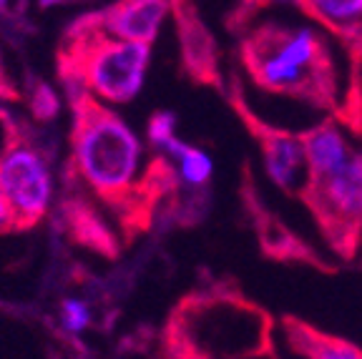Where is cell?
<instances>
[{
  "mask_svg": "<svg viewBox=\"0 0 362 359\" xmlns=\"http://www.w3.org/2000/svg\"><path fill=\"white\" fill-rule=\"evenodd\" d=\"M71 95V166L124 224L129 234H141L156 216L158 204L179 186L174 163L156 156L141 174L144 148L129 124L108 106L78 88Z\"/></svg>",
  "mask_w": 362,
  "mask_h": 359,
  "instance_id": "obj_1",
  "label": "cell"
},
{
  "mask_svg": "<svg viewBox=\"0 0 362 359\" xmlns=\"http://www.w3.org/2000/svg\"><path fill=\"white\" fill-rule=\"evenodd\" d=\"M274 326L269 312L237 284H209L171 309L164 359H274Z\"/></svg>",
  "mask_w": 362,
  "mask_h": 359,
  "instance_id": "obj_2",
  "label": "cell"
},
{
  "mask_svg": "<svg viewBox=\"0 0 362 359\" xmlns=\"http://www.w3.org/2000/svg\"><path fill=\"white\" fill-rule=\"evenodd\" d=\"M237 53L259 90L332 116L337 113L339 76L327 38L320 30L267 20L239 38Z\"/></svg>",
  "mask_w": 362,
  "mask_h": 359,
  "instance_id": "obj_3",
  "label": "cell"
},
{
  "mask_svg": "<svg viewBox=\"0 0 362 359\" xmlns=\"http://www.w3.org/2000/svg\"><path fill=\"white\" fill-rule=\"evenodd\" d=\"M151 45L116 40L81 16L58 48V73L66 88H78L98 103L134 101L146 81Z\"/></svg>",
  "mask_w": 362,
  "mask_h": 359,
  "instance_id": "obj_4",
  "label": "cell"
},
{
  "mask_svg": "<svg viewBox=\"0 0 362 359\" xmlns=\"http://www.w3.org/2000/svg\"><path fill=\"white\" fill-rule=\"evenodd\" d=\"M294 196L310 211L327 247L342 261L362 249V151L352 148L342 166L322 179L302 181Z\"/></svg>",
  "mask_w": 362,
  "mask_h": 359,
  "instance_id": "obj_5",
  "label": "cell"
},
{
  "mask_svg": "<svg viewBox=\"0 0 362 359\" xmlns=\"http://www.w3.org/2000/svg\"><path fill=\"white\" fill-rule=\"evenodd\" d=\"M0 199L11 216V229H33L53 199V176L48 161L21 129L0 151Z\"/></svg>",
  "mask_w": 362,
  "mask_h": 359,
  "instance_id": "obj_6",
  "label": "cell"
},
{
  "mask_svg": "<svg viewBox=\"0 0 362 359\" xmlns=\"http://www.w3.org/2000/svg\"><path fill=\"white\" fill-rule=\"evenodd\" d=\"M224 98L229 103V108L237 113V118L242 121L247 134L259 146L267 176L272 179V184L279 186L284 194H292L294 196L297 189H300V181H297L300 179V171L305 169V158H302V146H300V139H297V131L279 129V126L264 121L255 108L249 106L242 88V81L237 76H232L229 88H224Z\"/></svg>",
  "mask_w": 362,
  "mask_h": 359,
  "instance_id": "obj_7",
  "label": "cell"
},
{
  "mask_svg": "<svg viewBox=\"0 0 362 359\" xmlns=\"http://www.w3.org/2000/svg\"><path fill=\"white\" fill-rule=\"evenodd\" d=\"M239 194H242L249 226L255 231V239L259 244V252L264 254V259L279 261V264L310 266V269L320 271V274H337V266L329 264L310 242H305L297 231L289 229L277 213L272 211L269 204L262 201L259 189H257L255 179H252L249 163H244L242 169V191Z\"/></svg>",
  "mask_w": 362,
  "mask_h": 359,
  "instance_id": "obj_8",
  "label": "cell"
},
{
  "mask_svg": "<svg viewBox=\"0 0 362 359\" xmlns=\"http://www.w3.org/2000/svg\"><path fill=\"white\" fill-rule=\"evenodd\" d=\"M176 38L181 51V68L189 81L204 88H214L224 95V73H221V53L214 33L199 16L194 3H171Z\"/></svg>",
  "mask_w": 362,
  "mask_h": 359,
  "instance_id": "obj_9",
  "label": "cell"
},
{
  "mask_svg": "<svg viewBox=\"0 0 362 359\" xmlns=\"http://www.w3.org/2000/svg\"><path fill=\"white\" fill-rule=\"evenodd\" d=\"M169 13L171 3L164 0H124V3L106 6L103 11L88 13V18L101 33L111 38L151 45Z\"/></svg>",
  "mask_w": 362,
  "mask_h": 359,
  "instance_id": "obj_10",
  "label": "cell"
},
{
  "mask_svg": "<svg viewBox=\"0 0 362 359\" xmlns=\"http://www.w3.org/2000/svg\"><path fill=\"white\" fill-rule=\"evenodd\" d=\"M277 326L287 349L300 359H362L360 344L327 329H320L297 314H282Z\"/></svg>",
  "mask_w": 362,
  "mask_h": 359,
  "instance_id": "obj_11",
  "label": "cell"
},
{
  "mask_svg": "<svg viewBox=\"0 0 362 359\" xmlns=\"http://www.w3.org/2000/svg\"><path fill=\"white\" fill-rule=\"evenodd\" d=\"M297 139H300L302 158H305V179L302 181L322 179V176L332 174L337 166L345 163V158L352 151L332 116H327L312 129L297 131Z\"/></svg>",
  "mask_w": 362,
  "mask_h": 359,
  "instance_id": "obj_12",
  "label": "cell"
},
{
  "mask_svg": "<svg viewBox=\"0 0 362 359\" xmlns=\"http://www.w3.org/2000/svg\"><path fill=\"white\" fill-rule=\"evenodd\" d=\"M63 216H66L68 234L74 236L78 244H83L86 249L106 254V257H113V254L119 252L116 236L108 231L106 221H103L88 204L71 201L66 208H63Z\"/></svg>",
  "mask_w": 362,
  "mask_h": 359,
  "instance_id": "obj_13",
  "label": "cell"
},
{
  "mask_svg": "<svg viewBox=\"0 0 362 359\" xmlns=\"http://www.w3.org/2000/svg\"><path fill=\"white\" fill-rule=\"evenodd\" d=\"M297 11L305 13L310 20L327 28H345L362 20V0H302L294 3Z\"/></svg>",
  "mask_w": 362,
  "mask_h": 359,
  "instance_id": "obj_14",
  "label": "cell"
},
{
  "mask_svg": "<svg viewBox=\"0 0 362 359\" xmlns=\"http://www.w3.org/2000/svg\"><path fill=\"white\" fill-rule=\"evenodd\" d=\"M164 156L174 163L179 181H187L189 186H204L211 179V158L199 148L184 143V141H171L164 148Z\"/></svg>",
  "mask_w": 362,
  "mask_h": 359,
  "instance_id": "obj_15",
  "label": "cell"
},
{
  "mask_svg": "<svg viewBox=\"0 0 362 359\" xmlns=\"http://www.w3.org/2000/svg\"><path fill=\"white\" fill-rule=\"evenodd\" d=\"M28 106L38 121H53L61 111V98L48 83H35V88L30 90Z\"/></svg>",
  "mask_w": 362,
  "mask_h": 359,
  "instance_id": "obj_16",
  "label": "cell"
},
{
  "mask_svg": "<svg viewBox=\"0 0 362 359\" xmlns=\"http://www.w3.org/2000/svg\"><path fill=\"white\" fill-rule=\"evenodd\" d=\"M174 139H179V136H176V116L174 113H166V111L153 113L151 121H148V141H151L156 148L164 151Z\"/></svg>",
  "mask_w": 362,
  "mask_h": 359,
  "instance_id": "obj_17",
  "label": "cell"
},
{
  "mask_svg": "<svg viewBox=\"0 0 362 359\" xmlns=\"http://www.w3.org/2000/svg\"><path fill=\"white\" fill-rule=\"evenodd\" d=\"M61 319L68 331H83L90 322V312L81 299H66L61 307Z\"/></svg>",
  "mask_w": 362,
  "mask_h": 359,
  "instance_id": "obj_18",
  "label": "cell"
},
{
  "mask_svg": "<svg viewBox=\"0 0 362 359\" xmlns=\"http://www.w3.org/2000/svg\"><path fill=\"white\" fill-rule=\"evenodd\" d=\"M16 131H18L16 121H13V118H8L6 111H0V151L8 146V141L16 136Z\"/></svg>",
  "mask_w": 362,
  "mask_h": 359,
  "instance_id": "obj_19",
  "label": "cell"
},
{
  "mask_svg": "<svg viewBox=\"0 0 362 359\" xmlns=\"http://www.w3.org/2000/svg\"><path fill=\"white\" fill-rule=\"evenodd\" d=\"M13 98H18V90L11 83V78H8L6 66H3V56H0V101H13Z\"/></svg>",
  "mask_w": 362,
  "mask_h": 359,
  "instance_id": "obj_20",
  "label": "cell"
},
{
  "mask_svg": "<svg viewBox=\"0 0 362 359\" xmlns=\"http://www.w3.org/2000/svg\"><path fill=\"white\" fill-rule=\"evenodd\" d=\"M6 231H13L11 229V216H8V208L0 199V234H6Z\"/></svg>",
  "mask_w": 362,
  "mask_h": 359,
  "instance_id": "obj_21",
  "label": "cell"
}]
</instances>
